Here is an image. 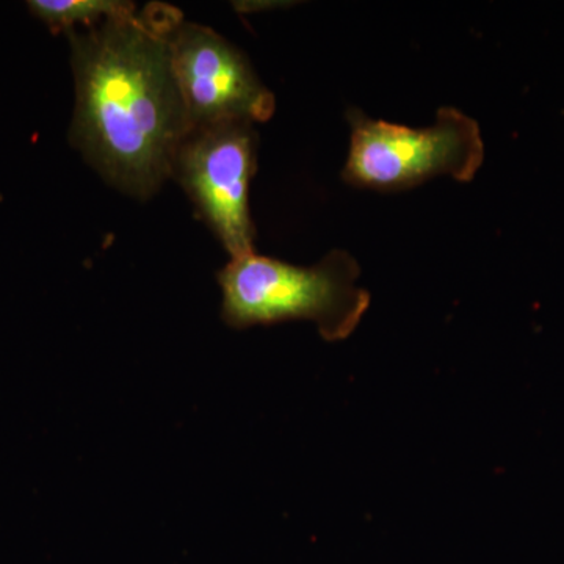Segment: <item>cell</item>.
<instances>
[{
    "label": "cell",
    "mask_w": 564,
    "mask_h": 564,
    "mask_svg": "<svg viewBox=\"0 0 564 564\" xmlns=\"http://www.w3.org/2000/svg\"><path fill=\"white\" fill-rule=\"evenodd\" d=\"M28 6L54 33L95 28L109 18L137 11L135 3L122 0H32Z\"/></svg>",
    "instance_id": "6"
},
{
    "label": "cell",
    "mask_w": 564,
    "mask_h": 564,
    "mask_svg": "<svg viewBox=\"0 0 564 564\" xmlns=\"http://www.w3.org/2000/svg\"><path fill=\"white\" fill-rule=\"evenodd\" d=\"M258 161L252 122L225 121L192 128L181 141L172 177L232 258L254 252L250 185Z\"/></svg>",
    "instance_id": "4"
},
{
    "label": "cell",
    "mask_w": 564,
    "mask_h": 564,
    "mask_svg": "<svg viewBox=\"0 0 564 564\" xmlns=\"http://www.w3.org/2000/svg\"><path fill=\"white\" fill-rule=\"evenodd\" d=\"M180 17L151 3L66 33L76 80L70 139L111 185L135 198H150L172 177L174 154L192 129L170 51Z\"/></svg>",
    "instance_id": "1"
},
{
    "label": "cell",
    "mask_w": 564,
    "mask_h": 564,
    "mask_svg": "<svg viewBox=\"0 0 564 564\" xmlns=\"http://www.w3.org/2000/svg\"><path fill=\"white\" fill-rule=\"evenodd\" d=\"M350 152L343 177L348 184L378 191H402L436 176L474 180L485 159L477 121L444 107L430 128L413 129L372 120L348 110Z\"/></svg>",
    "instance_id": "3"
},
{
    "label": "cell",
    "mask_w": 564,
    "mask_h": 564,
    "mask_svg": "<svg viewBox=\"0 0 564 564\" xmlns=\"http://www.w3.org/2000/svg\"><path fill=\"white\" fill-rule=\"evenodd\" d=\"M174 74L192 128L225 121H267L273 93L242 52L204 25L177 18L170 29Z\"/></svg>",
    "instance_id": "5"
},
{
    "label": "cell",
    "mask_w": 564,
    "mask_h": 564,
    "mask_svg": "<svg viewBox=\"0 0 564 564\" xmlns=\"http://www.w3.org/2000/svg\"><path fill=\"white\" fill-rule=\"evenodd\" d=\"M361 267L347 251L333 250L314 267H296L256 252L232 258L218 272L221 317L236 329L306 321L328 343L358 328L370 293L358 288Z\"/></svg>",
    "instance_id": "2"
}]
</instances>
